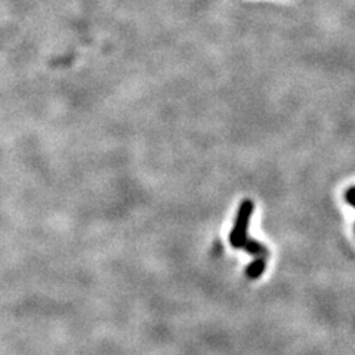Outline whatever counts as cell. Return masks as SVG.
Here are the masks:
<instances>
[{"mask_svg":"<svg viewBox=\"0 0 355 355\" xmlns=\"http://www.w3.org/2000/svg\"><path fill=\"white\" fill-rule=\"evenodd\" d=\"M253 209L254 206L252 200H244L237 210L234 227H232L230 234V243L234 249H241L244 246V243L249 240L248 231L253 215Z\"/></svg>","mask_w":355,"mask_h":355,"instance_id":"1","label":"cell"},{"mask_svg":"<svg viewBox=\"0 0 355 355\" xmlns=\"http://www.w3.org/2000/svg\"><path fill=\"white\" fill-rule=\"evenodd\" d=\"M265 266H266L265 258H257L246 268V275L249 277L250 280H257L263 274Z\"/></svg>","mask_w":355,"mask_h":355,"instance_id":"3","label":"cell"},{"mask_svg":"<svg viewBox=\"0 0 355 355\" xmlns=\"http://www.w3.org/2000/svg\"><path fill=\"white\" fill-rule=\"evenodd\" d=\"M244 252H248L249 254H253V257L257 258H266V254H268V250L263 246L262 243L257 241V240H248L244 243V246L241 248Z\"/></svg>","mask_w":355,"mask_h":355,"instance_id":"2","label":"cell"},{"mask_svg":"<svg viewBox=\"0 0 355 355\" xmlns=\"http://www.w3.org/2000/svg\"><path fill=\"white\" fill-rule=\"evenodd\" d=\"M345 200H347L348 205H351L352 207H355V187L348 188L347 193H345Z\"/></svg>","mask_w":355,"mask_h":355,"instance_id":"4","label":"cell"}]
</instances>
